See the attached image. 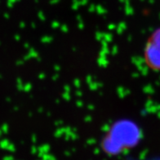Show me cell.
<instances>
[{"instance_id":"1","label":"cell","mask_w":160,"mask_h":160,"mask_svg":"<svg viewBox=\"0 0 160 160\" xmlns=\"http://www.w3.org/2000/svg\"><path fill=\"white\" fill-rule=\"evenodd\" d=\"M143 60L146 67L150 70L160 71V27L148 37L144 47Z\"/></svg>"}]
</instances>
